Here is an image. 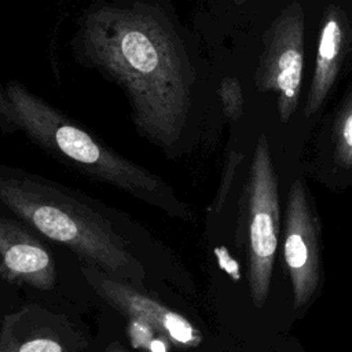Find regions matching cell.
I'll list each match as a JSON object with an SVG mask.
<instances>
[{
	"mask_svg": "<svg viewBox=\"0 0 352 352\" xmlns=\"http://www.w3.org/2000/svg\"><path fill=\"white\" fill-rule=\"evenodd\" d=\"M302 65L304 12L300 3H292L268 28L256 73L257 88L276 95L282 122L290 120L298 104Z\"/></svg>",
	"mask_w": 352,
	"mask_h": 352,
	"instance_id": "5b68a950",
	"label": "cell"
},
{
	"mask_svg": "<svg viewBox=\"0 0 352 352\" xmlns=\"http://www.w3.org/2000/svg\"><path fill=\"white\" fill-rule=\"evenodd\" d=\"M0 204L45 238L67 246L103 272L139 285L144 268L106 208L40 175L0 164Z\"/></svg>",
	"mask_w": 352,
	"mask_h": 352,
	"instance_id": "3957f363",
	"label": "cell"
},
{
	"mask_svg": "<svg viewBox=\"0 0 352 352\" xmlns=\"http://www.w3.org/2000/svg\"><path fill=\"white\" fill-rule=\"evenodd\" d=\"M243 231L250 296L257 308L268 297L279 236L278 177L264 135L257 140L245 191Z\"/></svg>",
	"mask_w": 352,
	"mask_h": 352,
	"instance_id": "277c9868",
	"label": "cell"
},
{
	"mask_svg": "<svg viewBox=\"0 0 352 352\" xmlns=\"http://www.w3.org/2000/svg\"><path fill=\"white\" fill-rule=\"evenodd\" d=\"M82 275L104 301L131 319L150 327L179 348H195L202 342L201 331L183 315L142 293L129 282L85 264Z\"/></svg>",
	"mask_w": 352,
	"mask_h": 352,
	"instance_id": "52a82bcc",
	"label": "cell"
},
{
	"mask_svg": "<svg viewBox=\"0 0 352 352\" xmlns=\"http://www.w3.org/2000/svg\"><path fill=\"white\" fill-rule=\"evenodd\" d=\"M283 258L292 282L293 305L302 308L320 283L322 258L318 220L301 180H294L289 188Z\"/></svg>",
	"mask_w": 352,
	"mask_h": 352,
	"instance_id": "8992f818",
	"label": "cell"
},
{
	"mask_svg": "<svg viewBox=\"0 0 352 352\" xmlns=\"http://www.w3.org/2000/svg\"><path fill=\"white\" fill-rule=\"evenodd\" d=\"M78 41L82 58L124 89L139 135L175 155L195 74L170 18L143 1L103 3L84 15Z\"/></svg>",
	"mask_w": 352,
	"mask_h": 352,
	"instance_id": "6da1fadb",
	"label": "cell"
},
{
	"mask_svg": "<svg viewBox=\"0 0 352 352\" xmlns=\"http://www.w3.org/2000/svg\"><path fill=\"white\" fill-rule=\"evenodd\" d=\"M0 352H81L48 319L23 309L4 318Z\"/></svg>",
	"mask_w": 352,
	"mask_h": 352,
	"instance_id": "30bf717a",
	"label": "cell"
},
{
	"mask_svg": "<svg viewBox=\"0 0 352 352\" xmlns=\"http://www.w3.org/2000/svg\"><path fill=\"white\" fill-rule=\"evenodd\" d=\"M219 96L223 111L230 120H238L243 111V94L238 78L226 77L219 87Z\"/></svg>",
	"mask_w": 352,
	"mask_h": 352,
	"instance_id": "7c38bea8",
	"label": "cell"
},
{
	"mask_svg": "<svg viewBox=\"0 0 352 352\" xmlns=\"http://www.w3.org/2000/svg\"><path fill=\"white\" fill-rule=\"evenodd\" d=\"M104 352H129V351H126L121 344H118V342H111L107 348H106V351Z\"/></svg>",
	"mask_w": 352,
	"mask_h": 352,
	"instance_id": "4fadbf2b",
	"label": "cell"
},
{
	"mask_svg": "<svg viewBox=\"0 0 352 352\" xmlns=\"http://www.w3.org/2000/svg\"><path fill=\"white\" fill-rule=\"evenodd\" d=\"M346 47V19L344 12L329 6L322 16L311 88L304 114L311 117L322 106L333 88L342 65Z\"/></svg>",
	"mask_w": 352,
	"mask_h": 352,
	"instance_id": "9c48e42d",
	"label": "cell"
},
{
	"mask_svg": "<svg viewBox=\"0 0 352 352\" xmlns=\"http://www.w3.org/2000/svg\"><path fill=\"white\" fill-rule=\"evenodd\" d=\"M238 1H242V0H238Z\"/></svg>",
	"mask_w": 352,
	"mask_h": 352,
	"instance_id": "5bb4252c",
	"label": "cell"
},
{
	"mask_svg": "<svg viewBox=\"0 0 352 352\" xmlns=\"http://www.w3.org/2000/svg\"><path fill=\"white\" fill-rule=\"evenodd\" d=\"M334 160L342 168L352 166V96L344 103L334 124Z\"/></svg>",
	"mask_w": 352,
	"mask_h": 352,
	"instance_id": "8fae6325",
	"label": "cell"
},
{
	"mask_svg": "<svg viewBox=\"0 0 352 352\" xmlns=\"http://www.w3.org/2000/svg\"><path fill=\"white\" fill-rule=\"evenodd\" d=\"M0 125L22 132L78 173L118 188L168 216L190 219L188 206L158 175L106 146L18 81L0 84Z\"/></svg>",
	"mask_w": 352,
	"mask_h": 352,
	"instance_id": "7a4b0ae2",
	"label": "cell"
},
{
	"mask_svg": "<svg viewBox=\"0 0 352 352\" xmlns=\"http://www.w3.org/2000/svg\"><path fill=\"white\" fill-rule=\"evenodd\" d=\"M0 276L38 290H50L56 279L51 250L25 227V223L1 214Z\"/></svg>",
	"mask_w": 352,
	"mask_h": 352,
	"instance_id": "ba28073f",
	"label": "cell"
}]
</instances>
